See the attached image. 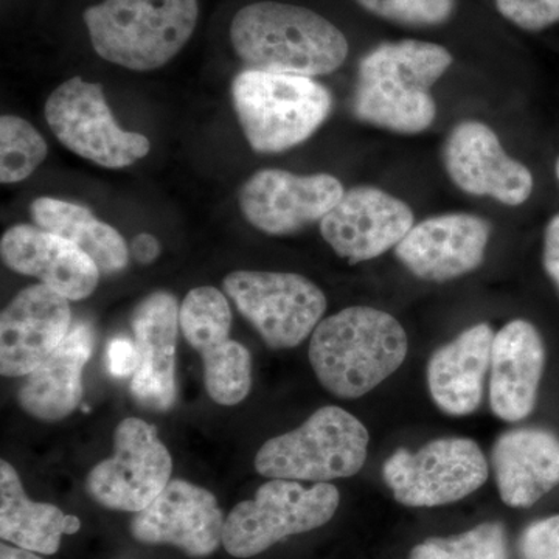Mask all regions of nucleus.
Wrapping results in <instances>:
<instances>
[{
	"label": "nucleus",
	"mask_w": 559,
	"mask_h": 559,
	"mask_svg": "<svg viewBox=\"0 0 559 559\" xmlns=\"http://www.w3.org/2000/svg\"><path fill=\"white\" fill-rule=\"evenodd\" d=\"M231 103L257 153L300 145L325 123L333 97L310 76L246 69L231 83Z\"/></svg>",
	"instance_id": "obj_5"
},
{
	"label": "nucleus",
	"mask_w": 559,
	"mask_h": 559,
	"mask_svg": "<svg viewBox=\"0 0 559 559\" xmlns=\"http://www.w3.org/2000/svg\"><path fill=\"white\" fill-rule=\"evenodd\" d=\"M230 40L248 69L288 75H329L348 57L344 33L319 13L280 2L242 7Z\"/></svg>",
	"instance_id": "obj_2"
},
{
	"label": "nucleus",
	"mask_w": 559,
	"mask_h": 559,
	"mask_svg": "<svg viewBox=\"0 0 559 559\" xmlns=\"http://www.w3.org/2000/svg\"><path fill=\"white\" fill-rule=\"evenodd\" d=\"M546 369V345L528 320H511L496 333L489 366V406L507 423L535 409Z\"/></svg>",
	"instance_id": "obj_20"
},
{
	"label": "nucleus",
	"mask_w": 559,
	"mask_h": 559,
	"mask_svg": "<svg viewBox=\"0 0 559 559\" xmlns=\"http://www.w3.org/2000/svg\"><path fill=\"white\" fill-rule=\"evenodd\" d=\"M406 202L377 187L345 191L336 207L320 221V234L349 263L377 259L396 248L415 226Z\"/></svg>",
	"instance_id": "obj_14"
},
{
	"label": "nucleus",
	"mask_w": 559,
	"mask_h": 559,
	"mask_svg": "<svg viewBox=\"0 0 559 559\" xmlns=\"http://www.w3.org/2000/svg\"><path fill=\"white\" fill-rule=\"evenodd\" d=\"M91 325L76 323L60 347L25 378L17 393L22 409L44 421H58L76 411L83 399V370L94 349Z\"/></svg>",
	"instance_id": "obj_24"
},
{
	"label": "nucleus",
	"mask_w": 559,
	"mask_h": 559,
	"mask_svg": "<svg viewBox=\"0 0 559 559\" xmlns=\"http://www.w3.org/2000/svg\"><path fill=\"white\" fill-rule=\"evenodd\" d=\"M369 443V430L355 415L320 407L300 428L267 440L257 452L255 469L267 479L329 484L358 474Z\"/></svg>",
	"instance_id": "obj_6"
},
{
	"label": "nucleus",
	"mask_w": 559,
	"mask_h": 559,
	"mask_svg": "<svg viewBox=\"0 0 559 559\" xmlns=\"http://www.w3.org/2000/svg\"><path fill=\"white\" fill-rule=\"evenodd\" d=\"M344 194L341 180L331 175L260 170L246 180L238 202L255 229L267 235H289L320 223Z\"/></svg>",
	"instance_id": "obj_13"
},
{
	"label": "nucleus",
	"mask_w": 559,
	"mask_h": 559,
	"mask_svg": "<svg viewBox=\"0 0 559 559\" xmlns=\"http://www.w3.org/2000/svg\"><path fill=\"white\" fill-rule=\"evenodd\" d=\"M0 559H43L35 551L22 549V547L9 546V544H2L0 546Z\"/></svg>",
	"instance_id": "obj_35"
},
{
	"label": "nucleus",
	"mask_w": 559,
	"mask_h": 559,
	"mask_svg": "<svg viewBox=\"0 0 559 559\" xmlns=\"http://www.w3.org/2000/svg\"><path fill=\"white\" fill-rule=\"evenodd\" d=\"M108 367L114 377H130L139 367V353L134 342L117 337L108 347Z\"/></svg>",
	"instance_id": "obj_32"
},
{
	"label": "nucleus",
	"mask_w": 559,
	"mask_h": 559,
	"mask_svg": "<svg viewBox=\"0 0 559 559\" xmlns=\"http://www.w3.org/2000/svg\"><path fill=\"white\" fill-rule=\"evenodd\" d=\"M520 549L524 559H559V514L530 524L522 532Z\"/></svg>",
	"instance_id": "obj_31"
},
{
	"label": "nucleus",
	"mask_w": 559,
	"mask_h": 559,
	"mask_svg": "<svg viewBox=\"0 0 559 559\" xmlns=\"http://www.w3.org/2000/svg\"><path fill=\"white\" fill-rule=\"evenodd\" d=\"M47 157V143L27 120L16 116L0 119V182H22L38 170Z\"/></svg>",
	"instance_id": "obj_27"
},
{
	"label": "nucleus",
	"mask_w": 559,
	"mask_h": 559,
	"mask_svg": "<svg viewBox=\"0 0 559 559\" xmlns=\"http://www.w3.org/2000/svg\"><path fill=\"white\" fill-rule=\"evenodd\" d=\"M495 336L488 323H477L430 356L426 380L441 412L466 417L479 409Z\"/></svg>",
	"instance_id": "obj_23"
},
{
	"label": "nucleus",
	"mask_w": 559,
	"mask_h": 559,
	"mask_svg": "<svg viewBox=\"0 0 559 559\" xmlns=\"http://www.w3.org/2000/svg\"><path fill=\"white\" fill-rule=\"evenodd\" d=\"M407 334L389 312L349 307L312 331L310 362L316 377L340 399L367 395L403 366Z\"/></svg>",
	"instance_id": "obj_3"
},
{
	"label": "nucleus",
	"mask_w": 559,
	"mask_h": 559,
	"mask_svg": "<svg viewBox=\"0 0 559 559\" xmlns=\"http://www.w3.org/2000/svg\"><path fill=\"white\" fill-rule=\"evenodd\" d=\"M452 55L425 40L384 43L360 60L352 110L356 119L399 134L432 127V87L451 68Z\"/></svg>",
	"instance_id": "obj_1"
},
{
	"label": "nucleus",
	"mask_w": 559,
	"mask_h": 559,
	"mask_svg": "<svg viewBox=\"0 0 559 559\" xmlns=\"http://www.w3.org/2000/svg\"><path fill=\"white\" fill-rule=\"evenodd\" d=\"M555 175H557V179H558V182H559V157H558V160H557V165H555Z\"/></svg>",
	"instance_id": "obj_36"
},
{
	"label": "nucleus",
	"mask_w": 559,
	"mask_h": 559,
	"mask_svg": "<svg viewBox=\"0 0 559 559\" xmlns=\"http://www.w3.org/2000/svg\"><path fill=\"white\" fill-rule=\"evenodd\" d=\"M70 325L69 299L43 283L22 289L0 316V373L31 374L60 347Z\"/></svg>",
	"instance_id": "obj_18"
},
{
	"label": "nucleus",
	"mask_w": 559,
	"mask_h": 559,
	"mask_svg": "<svg viewBox=\"0 0 559 559\" xmlns=\"http://www.w3.org/2000/svg\"><path fill=\"white\" fill-rule=\"evenodd\" d=\"M180 330L204 366L205 389L221 406H235L252 388V356L230 340L229 301L213 286L191 289L180 305Z\"/></svg>",
	"instance_id": "obj_12"
},
{
	"label": "nucleus",
	"mask_w": 559,
	"mask_h": 559,
	"mask_svg": "<svg viewBox=\"0 0 559 559\" xmlns=\"http://www.w3.org/2000/svg\"><path fill=\"white\" fill-rule=\"evenodd\" d=\"M489 237L487 219L471 213H447L415 224L395 253L415 277L451 282L484 263Z\"/></svg>",
	"instance_id": "obj_17"
},
{
	"label": "nucleus",
	"mask_w": 559,
	"mask_h": 559,
	"mask_svg": "<svg viewBox=\"0 0 559 559\" xmlns=\"http://www.w3.org/2000/svg\"><path fill=\"white\" fill-rule=\"evenodd\" d=\"M443 164L452 182L473 197H488L518 207L532 197V171L513 159L488 124L462 121L448 135Z\"/></svg>",
	"instance_id": "obj_15"
},
{
	"label": "nucleus",
	"mask_w": 559,
	"mask_h": 559,
	"mask_svg": "<svg viewBox=\"0 0 559 559\" xmlns=\"http://www.w3.org/2000/svg\"><path fill=\"white\" fill-rule=\"evenodd\" d=\"M223 288L271 348H294L322 322L326 297L294 272H230Z\"/></svg>",
	"instance_id": "obj_9"
},
{
	"label": "nucleus",
	"mask_w": 559,
	"mask_h": 559,
	"mask_svg": "<svg viewBox=\"0 0 559 559\" xmlns=\"http://www.w3.org/2000/svg\"><path fill=\"white\" fill-rule=\"evenodd\" d=\"M506 20L527 32H539L559 22V0H496Z\"/></svg>",
	"instance_id": "obj_30"
},
{
	"label": "nucleus",
	"mask_w": 559,
	"mask_h": 559,
	"mask_svg": "<svg viewBox=\"0 0 559 559\" xmlns=\"http://www.w3.org/2000/svg\"><path fill=\"white\" fill-rule=\"evenodd\" d=\"M364 10L374 16L414 25V27H430L440 25L452 16L455 0H356Z\"/></svg>",
	"instance_id": "obj_29"
},
{
	"label": "nucleus",
	"mask_w": 559,
	"mask_h": 559,
	"mask_svg": "<svg viewBox=\"0 0 559 559\" xmlns=\"http://www.w3.org/2000/svg\"><path fill=\"white\" fill-rule=\"evenodd\" d=\"M31 215L40 229L75 245L94 260L102 274H116L127 267L130 249L119 230L98 219L90 209L73 202L38 198Z\"/></svg>",
	"instance_id": "obj_26"
},
{
	"label": "nucleus",
	"mask_w": 559,
	"mask_h": 559,
	"mask_svg": "<svg viewBox=\"0 0 559 559\" xmlns=\"http://www.w3.org/2000/svg\"><path fill=\"white\" fill-rule=\"evenodd\" d=\"M340 489L330 484L307 488L296 480L271 479L242 500L224 524L223 546L235 558H252L280 540L325 525L340 509Z\"/></svg>",
	"instance_id": "obj_7"
},
{
	"label": "nucleus",
	"mask_w": 559,
	"mask_h": 559,
	"mask_svg": "<svg viewBox=\"0 0 559 559\" xmlns=\"http://www.w3.org/2000/svg\"><path fill=\"white\" fill-rule=\"evenodd\" d=\"M179 304L165 290L150 294L131 316V329L139 353V367L131 380V395L150 411L171 409L178 399L176 388V342Z\"/></svg>",
	"instance_id": "obj_19"
},
{
	"label": "nucleus",
	"mask_w": 559,
	"mask_h": 559,
	"mask_svg": "<svg viewBox=\"0 0 559 559\" xmlns=\"http://www.w3.org/2000/svg\"><path fill=\"white\" fill-rule=\"evenodd\" d=\"M0 255L11 271L39 278L69 300L87 299L100 282L102 272L86 252L40 227H11L0 240Z\"/></svg>",
	"instance_id": "obj_21"
},
{
	"label": "nucleus",
	"mask_w": 559,
	"mask_h": 559,
	"mask_svg": "<svg viewBox=\"0 0 559 559\" xmlns=\"http://www.w3.org/2000/svg\"><path fill=\"white\" fill-rule=\"evenodd\" d=\"M80 528L79 518L28 499L16 469L7 460L0 462V538L22 549L55 555L62 535Z\"/></svg>",
	"instance_id": "obj_25"
},
{
	"label": "nucleus",
	"mask_w": 559,
	"mask_h": 559,
	"mask_svg": "<svg viewBox=\"0 0 559 559\" xmlns=\"http://www.w3.org/2000/svg\"><path fill=\"white\" fill-rule=\"evenodd\" d=\"M198 0H103L83 13L103 60L148 72L170 62L197 28Z\"/></svg>",
	"instance_id": "obj_4"
},
{
	"label": "nucleus",
	"mask_w": 559,
	"mask_h": 559,
	"mask_svg": "<svg viewBox=\"0 0 559 559\" xmlns=\"http://www.w3.org/2000/svg\"><path fill=\"white\" fill-rule=\"evenodd\" d=\"M171 471L170 452L156 428L127 418L114 433V454L91 471L86 489L105 509L139 513L170 484Z\"/></svg>",
	"instance_id": "obj_11"
},
{
	"label": "nucleus",
	"mask_w": 559,
	"mask_h": 559,
	"mask_svg": "<svg viewBox=\"0 0 559 559\" xmlns=\"http://www.w3.org/2000/svg\"><path fill=\"white\" fill-rule=\"evenodd\" d=\"M47 123L66 148L100 167H130L148 156L151 142L139 132L121 130L114 119L102 84L73 76L46 102Z\"/></svg>",
	"instance_id": "obj_10"
},
{
	"label": "nucleus",
	"mask_w": 559,
	"mask_h": 559,
	"mask_svg": "<svg viewBox=\"0 0 559 559\" xmlns=\"http://www.w3.org/2000/svg\"><path fill=\"white\" fill-rule=\"evenodd\" d=\"M488 476L484 451L476 441L462 437L430 441L417 452L400 448L382 466V479L396 502L419 509L468 498L484 487Z\"/></svg>",
	"instance_id": "obj_8"
},
{
	"label": "nucleus",
	"mask_w": 559,
	"mask_h": 559,
	"mask_svg": "<svg viewBox=\"0 0 559 559\" xmlns=\"http://www.w3.org/2000/svg\"><path fill=\"white\" fill-rule=\"evenodd\" d=\"M500 499L528 509L559 487V437L540 428L507 430L491 452Z\"/></svg>",
	"instance_id": "obj_22"
},
{
	"label": "nucleus",
	"mask_w": 559,
	"mask_h": 559,
	"mask_svg": "<svg viewBox=\"0 0 559 559\" xmlns=\"http://www.w3.org/2000/svg\"><path fill=\"white\" fill-rule=\"evenodd\" d=\"M411 559H509L506 528L485 522L459 536L429 538L412 549Z\"/></svg>",
	"instance_id": "obj_28"
},
{
	"label": "nucleus",
	"mask_w": 559,
	"mask_h": 559,
	"mask_svg": "<svg viewBox=\"0 0 559 559\" xmlns=\"http://www.w3.org/2000/svg\"><path fill=\"white\" fill-rule=\"evenodd\" d=\"M160 242L154 235L139 234L131 242L132 259L140 264H151L159 259Z\"/></svg>",
	"instance_id": "obj_34"
},
{
	"label": "nucleus",
	"mask_w": 559,
	"mask_h": 559,
	"mask_svg": "<svg viewBox=\"0 0 559 559\" xmlns=\"http://www.w3.org/2000/svg\"><path fill=\"white\" fill-rule=\"evenodd\" d=\"M543 264L559 293V213L549 221L544 231Z\"/></svg>",
	"instance_id": "obj_33"
},
{
	"label": "nucleus",
	"mask_w": 559,
	"mask_h": 559,
	"mask_svg": "<svg viewBox=\"0 0 559 559\" xmlns=\"http://www.w3.org/2000/svg\"><path fill=\"white\" fill-rule=\"evenodd\" d=\"M223 511L212 492L186 480H170L164 491L131 521L132 538L170 544L189 557H209L224 535Z\"/></svg>",
	"instance_id": "obj_16"
}]
</instances>
